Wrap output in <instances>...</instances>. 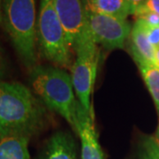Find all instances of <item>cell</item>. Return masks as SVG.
Returning a JSON list of instances; mask_svg holds the SVG:
<instances>
[{"label": "cell", "mask_w": 159, "mask_h": 159, "mask_svg": "<svg viewBox=\"0 0 159 159\" xmlns=\"http://www.w3.org/2000/svg\"><path fill=\"white\" fill-rule=\"evenodd\" d=\"M142 148L145 149L148 153L152 155L157 159H159V143L157 142L156 138L146 137L142 141Z\"/></svg>", "instance_id": "cell-16"}, {"label": "cell", "mask_w": 159, "mask_h": 159, "mask_svg": "<svg viewBox=\"0 0 159 159\" xmlns=\"http://www.w3.org/2000/svg\"><path fill=\"white\" fill-rule=\"evenodd\" d=\"M156 140H157V142L159 143V125H158V128H157V137H156Z\"/></svg>", "instance_id": "cell-23"}, {"label": "cell", "mask_w": 159, "mask_h": 159, "mask_svg": "<svg viewBox=\"0 0 159 159\" xmlns=\"http://www.w3.org/2000/svg\"><path fill=\"white\" fill-rule=\"evenodd\" d=\"M131 51L133 57L141 58L156 65L155 47L148 41L147 34L142 24L136 20L130 34Z\"/></svg>", "instance_id": "cell-11"}, {"label": "cell", "mask_w": 159, "mask_h": 159, "mask_svg": "<svg viewBox=\"0 0 159 159\" xmlns=\"http://www.w3.org/2000/svg\"><path fill=\"white\" fill-rule=\"evenodd\" d=\"M2 23L26 67L36 66V0H3Z\"/></svg>", "instance_id": "cell-3"}, {"label": "cell", "mask_w": 159, "mask_h": 159, "mask_svg": "<svg viewBox=\"0 0 159 159\" xmlns=\"http://www.w3.org/2000/svg\"><path fill=\"white\" fill-rule=\"evenodd\" d=\"M36 36L42 57L57 67L72 69L74 65L72 48L55 10L53 0H40Z\"/></svg>", "instance_id": "cell-4"}, {"label": "cell", "mask_w": 159, "mask_h": 159, "mask_svg": "<svg viewBox=\"0 0 159 159\" xmlns=\"http://www.w3.org/2000/svg\"><path fill=\"white\" fill-rule=\"evenodd\" d=\"M155 59H156V66L159 67V47L155 48Z\"/></svg>", "instance_id": "cell-20"}, {"label": "cell", "mask_w": 159, "mask_h": 159, "mask_svg": "<svg viewBox=\"0 0 159 159\" xmlns=\"http://www.w3.org/2000/svg\"><path fill=\"white\" fill-rule=\"evenodd\" d=\"M139 159H157L155 157H153L152 155H150L148 153L145 149L142 148L140 154H139Z\"/></svg>", "instance_id": "cell-19"}, {"label": "cell", "mask_w": 159, "mask_h": 159, "mask_svg": "<svg viewBox=\"0 0 159 159\" xmlns=\"http://www.w3.org/2000/svg\"><path fill=\"white\" fill-rule=\"evenodd\" d=\"M137 19H141L145 23L151 27H158L159 26V16L152 11H142L140 10L134 14Z\"/></svg>", "instance_id": "cell-15"}, {"label": "cell", "mask_w": 159, "mask_h": 159, "mask_svg": "<svg viewBox=\"0 0 159 159\" xmlns=\"http://www.w3.org/2000/svg\"><path fill=\"white\" fill-rule=\"evenodd\" d=\"M29 139L20 134H0V159H30Z\"/></svg>", "instance_id": "cell-10"}, {"label": "cell", "mask_w": 159, "mask_h": 159, "mask_svg": "<svg viewBox=\"0 0 159 159\" xmlns=\"http://www.w3.org/2000/svg\"><path fill=\"white\" fill-rule=\"evenodd\" d=\"M40 159H78L74 138L65 132L55 133L46 142Z\"/></svg>", "instance_id": "cell-9"}, {"label": "cell", "mask_w": 159, "mask_h": 159, "mask_svg": "<svg viewBox=\"0 0 159 159\" xmlns=\"http://www.w3.org/2000/svg\"><path fill=\"white\" fill-rule=\"evenodd\" d=\"M2 4L3 0H0V25L2 24Z\"/></svg>", "instance_id": "cell-22"}, {"label": "cell", "mask_w": 159, "mask_h": 159, "mask_svg": "<svg viewBox=\"0 0 159 159\" xmlns=\"http://www.w3.org/2000/svg\"><path fill=\"white\" fill-rule=\"evenodd\" d=\"M85 13L88 28L97 44H101L107 50L124 48L132 30L126 20L96 13L86 9Z\"/></svg>", "instance_id": "cell-6"}, {"label": "cell", "mask_w": 159, "mask_h": 159, "mask_svg": "<svg viewBox=\"0 0 159 159\" xmlns=\"http://www.w3.org/2000/svg\"><path fill=\"white\" fill-rule=\"evenodd\" d=\"M92 120V115L86 111L80 103L75 131L80 139L81 159H104Z\"/></svg>", "instance_id": "cell-8"}, {"label": "cell", "mask_w": 159, "mask_h": 159, "mask_svg": "<svg viewBox=\"0 0 159 159\" xmlns=\"http://www.w3.org/2000/svg\"><path fill=\"white\" fill-rule=\"evenodd\" d=\"M140 23L142 24V28L144 29L147 37H148L149 43L156 48L159 47V26L158 27H151L145 23L141 19H137Z\"/></svg>", "instance_id": "cell-14"}, {"label": "cell", "mask_w": 159, "mask_h": 159, "mask_svg": "<svg viewBox=\"0 0 159 159\" xmlns=\"http://www.w3.org/2000/svg\"><path fill=\"white\" fill-rule=\"evenodd\" d=\"M83 6L88 11L121 20H126L127 16L132 14L126 0H84Z\"/></svg>", "instance_id": "cell-12"}, {"label": "cell", "mask_w": 159, "mask_h": 159, "mask_svg": "<svg viewBox=\"0 0 159 159\" xmlns=\"http://www.w3.org/2000/svg\"><path fill=\"white\" fill-rule=\"evenodd\" d=\"M74 51L76 58L71 69L74 92L80 105L91 114L90 96L97 74L99 51L89 28Z\"/></svg>", "instance_id": "cell-5"}, {"label": "cell", "mask_w": 159, "mask_h": 159, "mask_svg": "<svg viewBox=\"0 0 159 159\" xmlns=\"http://www.w3.org/2000/svg\"><path fill=\"white\" fill-rule=\"evenodd\" d=\"M3 69H4V64H3V58L1 56V52H0V77L3 75Z\"/></svg>", "instance_id": "cell-21"}, {"label": "cell", "mask_w": 159, "mask_h": 159, "mask_svg": "<svg viewBox=\"0 0 159 159\" xmlns=\"http://www.w3.org/2000/svg\"><path fill=\"white\" fill-rule=\"evenodd\" d=\"M29 81L34 95L48 108L61 115L75 130L80 102L75 99L70 74L57 66H36L30 70Z\"/></svg>", "instance_id": "cell-2"}, {"label": "cell", "mask_w": 159, "mask_h": 159, "mask_svg": "<svg viewBox=\"0 0 159 159\" xmlns=\"http://www.w3.org/2000/svg\"><path fill=\"white\" fill-rule=\"evenodd\" d=\"M43 103L21 83L0 81V134H37L45 120Z\"/></svg>", "instance_id": "cell-1"}, {"label": "cell", "mask_w": 159, "mask_h": 159, "mask_svg": "<svg viewBox=\"0 0 159 159\" xmlns=\"http://www.w3.org/2000/svg\"><path fill=\"white\" fill-rule=\"evenodd\" d=\"M140 10L152 11V12L157 13L159 16V0H147L146 3L138 11H140Z\"/></svg>", "instance_id": "cell-17"}, {"label": "cell", "mask_w": 159, "mask_h": 159, "mask_svg": "<svg viewBox=\"0 0 159 159\" xmlns=\"http://www.w3.org/2000/svg\"><path fill=\"white\" fill-rule=\"evenodd\" d=\"M134 59L136 62L156 108L159 112V67L155 64L147 62L141 58L134 57Z\"/></svg>", "instance_id": "cell-13"}, {"label": "cell", "mask_w": 159, "mask_h": 159, "mask_svg": "<svg viewBox=\"0 0 159 159\" xmlns=\"http://www.w3.org/2000/svg\"><path fill=\"white\" fill-rule=\"evenodd\" d=\"M126 1L130 6L132 14L134 15V13L146 3L147 0H126Z\"/></svg>", "instance_id": "cell-18"}, {"label": "cell", "mask_w": 159, "mask_h": 159, "mask_svg": "<svg viewBox=\"0 0 159 159\" xmlns=\"http://www.w3.org/2000/svg\"><path fill=\"white\" fill-rule=\"evenodd\" d=\"M55 10L74 51L88 30L85 9L81 0H53Z\"/></svg>", "instance_id": "cell-7"}]
</instances>
